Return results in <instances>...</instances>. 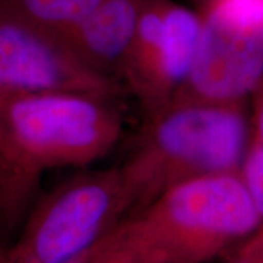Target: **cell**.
Here are the masks:
<instances>
[{
    "instance_id": "obj_1",
    "label": "cell",
    "mask_w": 263,
    "mask_h": 263,
    "mask_svg": "<svg viewBox=\"0 0 263 263\" xmlns=\"http://www.w3.org/2000/svg\"><path fill=\"white\" fill-rule=\"evenodd\" d=\"M111 100L69 91L0 94V170L22 184L41 170L101 160L123 133Z\"/></svg>"
},
{
    "instance_id": "obj_2",
    "label": "cell",
    "mask_w": 263,
    "mask_h": 263,
    "mask_svg": "<svg viewBox=\"0 0 263 263\" xmlns=\"http://www.w3.org/2000/svg\"><path fill=\"white\" fill-rule=\"evenodd\" d=\"M247 136L240 103L171 100L148 114L136 148L120 165L132 200L155 199L186 180L238 171Z\"/></svg>"
},
{
    "instance_id": "obj_3",
    "label": "cell",
    "mask_w": 263,
    "mask_h": 263,
    "mask_svg": "<svg viewBox=\"0 0 263 263\" xmlns=\"http://www.w3.org/2000/svg\"><path fill=\"white\" fill-rule=\"evenodd\" d=\"M126 228L139 259L193 260L253 233L262 222L238 171L209 174L170 187Z\"/></svg>"
},
{
    "instance_id": "obj_4",
    "label": "cell",
    "mask_w": 263,
    "mask_h": 263,
    "mask_svg": "<svg viewBox=\"0 0 263 263\" xmlns=\"http://www.w3.org/2000/svg\"><path fill=\"white\" fill-rule=\"evenodd\" d=\"M262 82L263 2L214 0L202 16L187 81L174 98L240 103Z\"/></svg>"
},
{
    "instance_id": "obj_5",
    "label": "cell",
    "mask_w": 263,
    "mask_h": 263,
    "mask_svg": "<svg viewBox=\"0 0 263 263\" xmlns=\"http://www.w3.org/2000/svg\"><path fill=\"white\" fill-rule=\"evenodd\" d=\"M132 200L120 167L66 183L43 206L18 252L19 263H67L94 247Z\"/></svg>"
},
{
    "instance_id": "obj_6",
    "label": "cell",
    "mask_w": 263,
    "mask_h": 263,
    "mask_svg": "<svg viewBox=\"0 0 263 263\" xmlns=\"http://www.w3.org/2000/svg\"><path fill=\"white\" fill-rule=\"evenodd\" d=\"M47 91L114 98L120 85L82 63L62 38L0 9V94Z\"/></svg>"
},
{
    "instance_id": "obj_7",
    "label": "cell",
    "mask_w": 263,
    "mask_h": 263,
    "mask_svg": "<svg viewBox=\"0 0 263 263\" xmlns=\"http://www.w3.org/2000/svg\"><path fill=\"white\" fill-rule=\"evenodd\" d=\"M141 9L142 0H104L62 40L82 63L117 81L136 32Z\"/></svg>"
},
{
    "instance_id": "obj_8",
    "label": "cell",
    "mask_w": 263,
    "mask_h": 263,
    "mask_svg": "<svg viewBox=\"0 0 263 263\" xmlns=\"http://www.w3.org/2000/svg\"><path fill=\"white\" fill-rule=\"evenodd\" d=\"M202 16L179 5L165 2L164 9V51L161 92L164 105L179 94L187 81L196 56Z\"/></svg>"
},
{
    "instance_id": "obj_9",
    "label": "cell",
    "mask_w": 263,
    "mask_h": 263,
    "mask_svg": "<svg viewBox=\"0 0 263 263\" xmlns=\"http://www.w3.org/2000/svg\"><path fill=\"white\" fill-rule=\"evenodd\" d=\"M104 0H2L0 9L62 38Z\"/></svg>"
},
{
    "instance_id": "obj_10",
    "label": "cell",
    "mask_w": 263,
    "mask_h": 263,
    "mask_svg": "<svg viewBox=\"0 0 263 263\" xmlns=\"http://www.w3.org/2000/svg\"><path fill=\"white\" fill-rule=\"evenodd\" d=\"M135 257V249L127 238L126 230H123L114 237L98 241L82 256L67 263H120Z\"/></svg>"
},
{
    "instance_id": "obj_11",
    "label": "cell",
    "mask_w": 263,
    "mask_h": 263,
    "mask_svg": "<svg viewBox=\"0 0 263 263\" xmlns=\"http://www.w3.org/2000/svg\"><path fill=\"white\" fill-rule=\"evenodd\" d=\"M238 174L263 219V146L257 141L249 145Z\"/></svg>"
},
{
    "instance_id": "obj_12",
    "label": "cell",
    "mask_w": 263,
    "mask_h": 263,
    "mask_svg": "<svg viewBox=\"0 0 263 263\" xmlns=\"http://www.w3.org/2000/svg\"><path fill=\"white\" fill-rule=\"evenodd\" d=\"M260 97L257 101V108H256V130H257V139L263 146V82L260 84Z\"/></svg>"
},
{
    "instance_id": "obj_13",
    "label": "cell",
    "mask_w": 263,
    "mask_h": 263,
    "mask_svg": "<svg viewBox=\"0 0 263 263\" xmlns=\"http://www.w3.org/2000/svg\"><path fill=\"white\" fill-rule=\"evenodd\" d=\"M259 2H263V0H259Z\"/></svg>"
}]
</instances>
